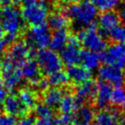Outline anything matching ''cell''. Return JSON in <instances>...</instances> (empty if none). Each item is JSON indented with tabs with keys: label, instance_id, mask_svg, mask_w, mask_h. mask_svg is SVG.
<instances>
[{
	"label": "cell",
	"instance_id": "obj_33",
	"mask_svg": "<svg viewBox=\"0 0 125 125\" xmlns=\"http://www.w3.org/2000/svg\"><path fill=\"white\" fill-rule=\"evenodd\" d=\"M16 118L9 114H0V125H15Z\"/></svg>",
	"mask_w": 125,
	"mask_h": 125
},
{
	"label": "cell",
	"instance_id": "obj_39",
	"mask_svg": "<svg viewBox=\"0 0 125 125\" xmlns=\"http://www.w3.org/2000/svg\"><path fill=\"white\" fill-rule=\"evenodd\" d=\"M60 2H62V3H65V4H78V3H80L82 0H59Z\"/></svg>",
	"mask_w": 125,
	"mask_h": 125
},
{
	"label": "cell",
	"instance_id": "obj_28",
	"mask_svg": "<svg viewBox=\"0 0 125 125\" xmlns=\"http://www.w3.org/2000/svg\"><path fill=\"white\" fill-rule=\"evenodd\" d=\"M97 9L106 12L113 10L120 3V0H90Z\"/></svg>",
	"mask_w": 125,
	"mask_h": 125
},
{
	"label": "cell",
	"instance_id": "obj_35",
	"mask_svg": "<svg viewBox=\"0 0 125 125\" xmlns=\"http://www.w3.org/2000/svg\"><path fill=\"white\" fill-rule=\"evenodd\" d=\"M34 119L31 116H25L23 118H21L18 122H16L15 125H34Z\"/></svg>",
	"mask_w": 125,
	"mask_h": 125
},
{
	"label": "cell",
	"instance_id": "obj_15",
	"mask_svg": "<svg viewBox=\"0 0 125 125\" xmlns=\"http://www.w3.org/2000/svg\"><path fill=\"white\" fill-rule=\"evenodd\" d=\"M96 90H97V82L91 80L78 86L75 97L80 107H82V105L87 100L95 99Z\"/></svg>",
	"mask_w": 125,
	"mask_h": 125
},
{
	"label": "cell",
	"instance_id": "obj_27",
	"mask_svg": "<svg viewBox=\"0 0 125 125\" xmlns=\"http://www.w3.org/2000/svg\"><path fill=\"white\" fill-rule=\"evenodd\" d=\"M111 102L115 107L125 110V89L115 88L112 90L111 96Z\"/></svg>",
	"mask_w": 125,
	"mask_h": 125
},
{
	"label": "cell",
	"instance_id": "obj_1",
	"mask_svg": "<svg viewBox=\"0 0 125 125\" xmlns=\"http://www.w3.org/2000/svg\"><path fill=\"white\" fill-rule=\"evenodd\" d=\"M65 12L69 18H71L81 27H88L94 23L98 15L97 7L88 0L81 3L70 5L66 8Z\"/></svg>",
	"mask_w": 125,
	"mask_h": 125
},
{
	"label": "cell",
	"instance_id": "obj_22",
	"mask_svg": "<svg viewBox=\"0 0 125 125\" xmlns=\"http://www.w3.org/2000/svg\"><path fill=\"white\" fill-rule=\"evenodd\" d=\"M18 100L28 111L34 109L38 104V95L29 88H23L18 92Z\"/></svg>",
	"mask_w": 125,
	"mask_h": 125
},
{
	"label": "cell",
	"instance_id": "obj_20",
	"mask_svg": "<svg viewBox=\"0 0 125 125\" xmlns=\"http://www.w3.org/2000/svg\"><path fill=\"white\" fill-rule=\"evenodd\" d=\"M65 95V91L61 88H50L44 91L43 93V101L44 104L49 107H56L59 106L62 98Z\"/></svg>",
	"mask_w": 125,
	"mask_h": 125
},
{
	"label": "cell",
	"instance_id": "obj_21",
	"mask_svg": "<svg viewBox=\"0 0 125 125\" xmlns=\"http://www.w3.org/2000/svg\"><path fill=\"white\" fill-rule=\"evenodd\" d=\"M101 61V56L97 52L85 49L80 53V63L82 64V67L89 70L97 69Z\"/></svg>",
	"mask_w": 125,
	"mask_h": 125
},
{
	"label": "cell",
	"instance_id": "obj_38",
	"mask_svg": "<svg viewBox=\"0 0 125 125\" xmlns=\"http://www.w3.org/2000/svg\"><path fill=\"white\" fill-rule=\"evenodd\" d=\"M18 1H20L21 3L24 5V7L26 6H29V5H32V4H34L37 2V0H18Z\"/></svg>",
	"mask_w": 125,
	"mask_h": 125
},
{
	"label": "cell",
	"instance_id": "obj_10",
	"mask_svg": "<svg viewBox=\"0 0 125 125\" xmlns=\"http://www.w3.org/2000/svg\"><path fill=\"white\" fill-rule=\"evenodd\" d=\"M34 55H37L35 50L30 49L28 43L25 41H15L7 54V57L18 67L20 65L22 66L28 58H31Z\"/></svg>",
	"mask_w": 125,
	"mask_h": 125
},
{
	"label": "cell",
	"instance_id": "obj_42",
	"mask_svg": "<svg viewBox=\"0 0 125 125\" xmlns=\"http://www.w3.org/2000/svg\"><path fill=\"white\" fill-rule=\"evenodd\" d=\"M2 18H3V10L0 7V20H2Z\"/></svg>",
	"mask_w": 125,
	"mask_h": 125
},
{
	"label": "cell",
	"instance_id": "obj_30",
	"mask_svg": "<svg viewBox=\"0 0 125 125\" xmlns=\"http://www.w3.org/2000/svg\"><path fill=\"white\" fill-rule=\"evenodd\" d=\"M35 113L38 118H52L53 111L51 108L46 104H37L35 108Z\"/></svg>",
	"mask_w": 125,
	"mask_h": 125
},
{
	"label": "cell",
	"instance_id": "obj_14",
	"mask_svg": "<svg viewBox=\"0 0 125 125\" xmlns=\"http://www.w3.org/2000/svg\"><path fill=\"white\" fill-rule=\"evenodd\" d=\"M3 109L7 112V114L12 115V116H18V117H25L27 116L28 111L21 104V102L18 100V96L15 94L7 95L3 102Z\"/></svg>",
	"mask_w": 125,
	"mask_h": 125
},
{
	"label": "cell",
	"instance_id": "obj_23",
	"mask_svg": "<svg viewBox=\"0 0 125 125\" xmlns=\"http://www.w3.org/2000/svg\"><path fill=\"white\" fill-rule=\"evenodd\" d=\"M94 119V111L88 106L80 107L74 115V122L76 125H91Z\"/></svg>",
	"mask_w": 125,
	"mask_h": 125
},
{
	"label": "cell",
	"instance_id": "obj_29",
	"mask_svg": "<svg viewBox=\"0 0 125 125\" xmlns=\"http://www.w3.org/2000/svg\"><path fill=\"white\" fill-rule=\"evenodd\" d=\"M109 38L113 43L125 44V27L118 26L109 33Z\"/></svg>",
	"mask_w": 125,
	"mask_h": 125
},
{
	"label": "cell",
	"instance_id": "obj_18",
	"mask_svg": "<svg viewBox=\"0 0 125 125\" xmlns=\"http://www.w3.org/2000/svg\"><path fill=\"white\" fill-rule=\"evenodd\" d=\"M111 85L108 83L99 80L97 82V90H96V95H95V103L98 107L104 108L106 105L111 101Z\"/></svg>",
	"mask_w": 125,
	"mask_h": 125
},
{
	"label": "cell",
	"instance_id": "obj_40",
	"mask_svg": "<svg viewBox=\"0 0 125 125\" xmlns=\"http://www.w3.org/2000/svg\"><path fill=\"white\" fill-rule=\"evenodd\" d=\"M4 33H5V31H4V29H3L2 24L0 23V40H1V39H2V38L5 37V36H4Z\"/></svg>",
	"mask_w": 125,
	"mask_h": 125
},
{
	"label": "cell",
	"instance_id": "obj_19",
	"mask_svg": "<svg viewBox=\"0 0 125 125\" xmlns=\"http://www.w3.org/2000/svg\"><path fill=\"white\" fill-rule=\"evenodd\" d=\"M70 24V21L69 17L59 11L53 12L48 17V27L49 29L55 31L60 29H67Z\"/></svg>",
	"mask_w": 125,
	"mask_h": 125
},
{
	"label": "cell",
	"instance_id": "obj_41",
	"mask_svg": "<svg viewBox=\"0 0 125 125\" xmlns=\"http://www.w3.org/2000/svg\"><path fill=\"white\" fill-rule=\"evenodd\" d=\"M4 81L3 79H2V76H0V88H4Z\"/></svg>",
	"mask_w": 125,
	"mask_h": 125
},
{
	"label": "cell",
	"instance_id": "obj_12",
	"mask_svg": "<svg viewBox=\"0 0 125 125\" xmlns=\"http://www.w3.org/2000/svg\"><path fill=\"white\" fill-rule=\"evenodd\" d=\"M96 125H125V113L116 109H104L95 116Z\"/></svg>",
	"mask_w": 125,
	"mask_h": 125
},
{
	"label": "cell",
	"instance_id": "obj_8",
	"mask_svg": "<svg viewBox=\"0 0 125 125\" xmlns=\"http://www.w3.org/2000/svg\"><path fill=\"white\" fill-rule=\"evenodd\" d=\"M101 59L107 66L122 70L125 68V44L112 43L101 56Z\"/></svg>",
	"mask_w": 125,
	"mask_h": 125
},
{
	"label": "cell",
	"instance_id": "obj_5",
	"mask_svg": "<svg viewBox=\"0 0 125 125\" xmlns=\"http://www.w3.org/2000/svg\"><path fill=\"white\" fill-rule=\"evenodd\" d=\"M37 62L40 71L46 75H51L62 68V60L58 53L52 49H41L37 54Z\"/></svg>",
	"mask_w": 125,
	"mask_h": 125
},
{
	"label": "cell",
	"instance_id": "obj_25",
	"mask_svg": "<svg viewBox=\"0 0 125 125\" xmlns=\"http://www.w3.org/2000/svg\"><path fill=\"white\" fill-rule=\"evenodd\" d=\"M69 38H70V35L67 29H60V30L55 31L51 36V39L49 43L51 49L54 51H57V50L60 51L66 46Z\"/></svg>",
	"mask_w": 125,
	"mask_h": 125
},
{
	"label": "cell",
	"instance_id": "obj_11",
	"mask_svg": "<svg viewBox=\"0 0 125 125\" xmlns=\"http://www.w3.org/2000/svg\"><path fill=\"white\" fill-rule=\"evenodd\" d=\"M98 76L101 81H104L109 85H112L115 88H121L125 84V73L122 70L111 66L101 67L98 71Z\"/></svg>",
	"mask_w": 125,
	"mask_h": 125
},
{
	"label": "cell",
	"instance_id": "obj_24",
	"mask_svg": "<svg viewBox=\"0 0 125 125\" xmlns=\"http://www.w3.org/2000/svg\"><path fill=\"white\" fill-rule=\"evenodd\" d=\"M79 107H80V105L77 101L76 97L73 96L72 94L69 93H66L64 95V97L62 98V100L59 105V111L63 114L73 115V113L76 112Z\"/></svg>",
	"mask_w": 125,
	"mask_h": 125
},
{
	"label": "cell",
	"instance_id": "obj_7",
	"mask_svg": "<svg viewBox=\"0 0 125 125\" xmlns=\"http://www.w3.org/2000/svg\"><path fill=\"white\" fill-rule=\"evenodd\" d=\"M51 39V33L48 26L40 25L37 27H32L27 33V41L28 45L34 49L38 48L45 49L49 46Z\"/></svg>",
	"mask_w": 125,
	"mask_h": 125
},
{
	"label": "cell",
	"instance_id": "obj_17",
	"mask_svg": "<svg viewBox=\"0 0 125 125\" xmlns=\"http://www.w3.org/2000/svg\"><path fill=\"white\" fill-rule=\"evenodd\" d=\"M67 73L70 78V80H71L76 85L85 83L90 80V78H91V71L79 65L69 67Z\"/></svg>",
	"mask_w": 125,
	"mask_h": 125
},
{
	"label": "cell",
	"instance_id": "obj_2",
	"mask_svg": "<svg viewBox=\"0 0 125 125\" xmlns=\"http://www.w3.org/2000/svg\"><path fill=\"white\" fill-rule=\"evenodd\" d=\"M76 37L80 44L83 45L87 50L99 53L104 51L107 47L104 38L99 32L97 24L95 23L90 24L85 29L80 30Z\"/></svg>",
	"mask_w": 125,
	"mask_h": 125
},
{
	"label": "cell",
	"instance_id": "obj_16",
	"mask_svg": "<svg viewBox=\"0 0 125 125\" xmlns=\"http://www.w3.org/2000/svg\"><path fill=\"white\" fill-rule=\"evenodd\" d=\"M22 75L31 83L32 86L37 87L38 80H40V69L38 62L32 59L26 60L22 65Z\"/></svg>",
	"mask_w": 125,
	"mask_h": 125
},
{
	"label": "cell",
	"instance_id": "obj_3",
	"mask_svg": "<svg viewBox=\"0 0 125 125\" xmlns=\"http://www.w3.org/2000/svg\"><path fill=\"white\" fill-rule=\"evenodd\" d=\"M49 17V7L44 1H38L36 3L26 6L22 8L21 18L23 20L32 27L43 25Z\"/></svg>",
	"mask_w": 125,
	"mask_h": 125
},
{
	"label": "cell",
	"instance_id": "obj_36",
	"mask_svg": "<svg viewBox=\"0 0 125 125\" xmlns=\"http://www.w3.org/2000/svg\"><path fill=\"white\" fill-rule=\"evenodd\" d=\"M49 80H46V79H41L38 80V84H37V87L41 90H47L48 87H49Z\"/></svg>",
	"mask_w": 125,
	"mask_h": 125
},
{
	"label": "cell",
	"instance_id": "obj_4",
	"mask_svg": "<svg viewBox=\"0 0 125 125\" xmlns=\"http://www.w3.org/2000/svg\"><path fill=\"white\" fill-rule=\"evenodd\" d=\"M0 70L4 85L8 90H13L21 83L23 79L22 71L19 67L17 66L7 55L0 62Z\"/></svg>",
	"mask_w": 125,
	"mask_h": 125
},
{
	"label": "cell",
	"instance_id": "obj_43",
	"mask_svg": "<svg viewBox=\"0 0 125 125\" xmlns=\"http://www.w3.org/2000/svg\"><path fill=\"white\" fill-rule=\"evenodd\" d=\"M122 1H123V2H124V3H125V0H122Z\"/></svg>",
	"mask_w": 125,
	"mask_h": 125
},
{
	"label": "cell",
	"instance_id": "obj_31",
	"mask_svg": "<svg viewBox=\"0 0 125 125\" xmlns=\"http://www.w3.org/2000/svg\"><path fill=\"white\" fill-rule=\"evenodd\" d=\"M54 121L56 125H70L74 122V115L61 113Z\"/></svg>",
	"mask_w": 125,
	"mask_h": 125
},
{
	"label": "cell",
	"instance_id": "obj_9",
	"mask_svg": "<svg viewBox=\"0 0 125 125\" xmlns=\"http://www.w3.org/2000/svg\"><path fill=\"white\" fill-rule=\"evenodd\" d=\"M80 43L76 36H70L66 46L60 50L62 63L71 67L80 63Z\"/></svg>",
	"mask_w": 125,
	"mask_h": 125
},
{
	"label": "cell",
	"instance_id": "obj_37",
	"mask_svg": "<svg viewBox=\"0 0 125 125\" xmlns=\"http://www.w3.org/2000/svg\"><path fill=\"white\" fill-rule=\"evenodd\" d=\"M119 16H120V18H121V22L123 23V25H124V27H125V7L122 8V10H121Z\"/></svg>",
	"mask_w": 125,
	"mask_h": 125
},
{
	"label": "cell",
	"instance_id": "obj_6",
	"mask_svg": "<svg viewBox=\"0 0 125 125\" xmlns=\"http://www.w3.org/2000/svg\"><path fill=\"white\" fill-rule=\"evenodd\" d=\"M2 27L7 35L18 37L23 27L21 14L16 7L8 6L4 7L3 18H2Z\"/></svg>",
	"mask_w": 125,
	"mask_h": 125
},
{
	"label": "cell",
	"instance_id": "obj_34",
	"mask_svg": "<svg viewBox=\"0 0 125 125\" xmlns=\"http://www.w3.org/2000/svg\"><path fill=\"white\" fill-rule=\"evenodd\" d=\"M34 125H56L52 118H38L35 121Z\"/></svg>",
	"mask_w": 125,
	"mask_h": 125
},
{
	"label": "cell",
	"instance_id": "obj_26",
	"mask_svg": "<svg viewBox=\"0 0 125 125\" xmlns=\"http://www.w3.org/2000/svg\"><path fill=\"white\" fill-rule=\"evenodd\" d=\"M48 80H49V84L51 85L52 87L60 88L66 86L67 84L70 82V78L66 71L60 70L59 71L54 72L51 75H49Z\"/></svg>",
	"mask_w": 125,
	"mask_h": 125
},
{
	"label": "cell",
	"instance_id": "obj_13",
	"mask_svg": "<svg viewBox=\"0 0 125 125\" xmlns=\"http://www.w3.org/2000/svg\"><path fill=\"white\" fill-rule=\"evenodd\" d=\"M121 18L117 12L114 10L106 11L99 17L98 25H99V32L101 36L109 35V33L120 26Z\"/></svg>",
	"mask_w": 125,
	"mask_h": 125
},
{
	"label": "cell",
	"instance_id": "obj_32",
	"mask_svg": "<svg viewBox=\"0 0 125 125\" xmlns=\"http://www.w3.org/2000/svg\"><path fill=\"white\" fill-rule=\"evenodd\" d=\"M17 38H18V37H15V36H11V35L5 36V37L0 40V54H2V53L8 48V46L10 45V44L14 43Z\"/></svg>",
	"mask_w": 125,
	"mask_h": 125
}]
</instances>
